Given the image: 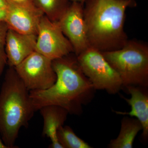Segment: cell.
<instances>
[{
	"label": "cell",
	"mask_w": 148,
	"mask_h": 148,
	"mask_svg": "<svg viewBox=\"0 0 148 148\" xmlns=\"http://www.w3.org/2000/svg\"><path fill=\"white\" fill-rule=\"evenodd\" d=\"M56 75L53 85L45 90L29 91L35 112L44 106L62 107L69 114L79 115L83 106L94 98L95 90L84 73L74 53L52 61Z\"/></svg>",
	"instance_id": "6da1fadb"
},
{
	"label": "cell",
	"mask_w": 148,
	"mask_h": 148,
	"mask_svg": "<svg viewBox=\"0 0 148 148\" xmlns=\"http://www.w3.org/2000/svg\"><path fill=\"white\" fill-rule=\"evenodd\" d=\"M134 0H87L84 16L90 46L101 52L117 50L128 38L124 31L125 11Z\"/></svg>",
	"instance_id": "7a4b0ae2"
},
{
	"label": "cell",
	"mask_w": 148,
	"mask_h": 148,
	"mask_svg": "<svg viewBox=\"0 0 148 148\" xmlns=\"http://www.w3.org/2000/svg\"><path fill=\"white\" fill-rule=\"evenodd\" d=\"M35 112L29 90L9 67L0 90V134L8 148L18 147L15 143L19 130L28 127Z\"/></svg>",
	"instance_id": "3957f363"
},
{
	"label": "cell",
	"mask_w": 148,
	"mask_h": 148,
	"mask_svg": "<svg viewBox=\"0 0 148 148\" xmlns=\"http://www.w3.org/2000/svg\"><path fill=\"white\" fill-rule=\"evenodd\" d=\"M102 53L119 75L122 82V88L127 86L148 87V45L147 43L128 40L120 49Z\"/></svg>",
	"instance_id": "277c9868"
},
{
	"label": "cell",
	"mask_w": 148,
	"mask_h": 148,
	"mask_svg": "<svg viewBox=\"0 0 148 148\" xmlns=\"http://www.w3.org/2000/svg\"><path fill=\"white\" fill-rule=\"evenodd\" d=\"M77 56L82 71L95 90H106L113 95L122 88L119 75L100 51L90 46Z\"/></svg>",
	"instance_id": "5b68a950"
},
{
	"label": "cell",
	"mask_w": 148,
	"mask_h": 148,
	"mask_svg": "<svg viewBox=\"0 0 148 148\" xmlns=\"http://www.w3.org/2000/svg\"><path fill=\"white\" fill-rule=\"evenodd\" d=\"M14 68L29 91L47 89L56 80L52 60L36 51Z\"/></svg>",
	"instance_id": "8992f818"
},
{
	"label": "cell",
	"mask_w": 148,
	"mask_h": 148,
	"mask_svg": "<svg viewBox=\"0 0 148 148\" xmlns=\"http://www.w3.org/2000/svg\"><path fill=\"white\" fill-rule=\"evenodd\" d=\"M35 51L52 61L74 53L58 22L51 21L45 15L39 24Z\"/></svg>",
	"instance_id": "52a82bcc"
},
{
	"label": "cell",
	"mask_w": 148,
	"mask_h": 148,
	"mask_svg": "<svg viewBox=\"0 0 148 148\" xmlns=\"http://www.w3.org/2000/svg\"><path fill=\"white\" fill-rule=\"evenodd\" d=\"M84 4L71 2L58 21L61 31L73 47L74 53L79 55L90 47L84 16Z\"/></svg>",
	"instance_id": "ba28073f"
},
{
	"label": "cell",
	"mask_w": 148,
	"mask_h": 148,
	"mask_svg": "<svg viewBox=\"0 0 148 148\" xmlns=\"http://www.w3.org/2000/svg\"><path fill=\"white\" fill-rule=\"evenodd\" d=\"M7 2L5 22L9 29L26 34L37 35L39 24L43 13L32 1L18 3L12 0Z\"/></svg>",
	"instance_id": "9c48e42d"
},
{
	"label": "cell",
	"mask_w": 148,
	"mask_h": 148,
	"mask_svg": "<svg viewBox=\"0 0 148 148\" xmlns=\"http://www.w3.org/2000/svg\"><path fill=\"white\" fill-rule=\"evenodd\" d=\"M37 35L21 34L9 28L5 50L7 64L15 67L35 51Z\"/></svg>",
	"instance_id": "30bf717a"
},
{
	"label": "cell",
	"mask_w": 148,
	"mask_h": 148,
	"mask_svg": "<svg viewBox=\"0 0 148 148\" xmlns=\"http://www.w3.org/2000/svg\"><path fill=\"white\" fill-rule=\"evenodd\" d=\"M130 94V98L122 96L131 107L129 112L115 111L116 113L122 115L135 117L143 127L142 140L147 143L148 139V87L138 86H127L124 88Z\"/></svg>",
	"instance_id": "8fae6325"
},
{
	"label": "cell",
	"mask_w": 148,
	"mask_h": 148,
	"mask_svg": "<svg viewBox=\"0 0 148 148\" xmlns=\"http://www.w3.org/2000/svg\"><path fill=\"white\" fill-rule=\"evenodd\" d=\"M43 119L42 135L49 138L51 144V148H63L58 141L57 131L64 125L69 114L66 109L57 106H44L39 110Z\"/></svg>",
	"instance_id": "7c38bea8"
},
{
	"label": "cell",
	"mask_w": 148,
	"mask_h": 148,
	"mask_svg": "<svg viewBox=\"0 0 148 148\" xmlns=\"http://www.w3.org/2000/svg\"><path fill=\"white\" fill-rule=\"evenodd\" d=\"M143 130L141 123L132 117L125 116L121 121L120 131L115 139L111 140L110 148H132L135 138L140 131Z\"/></svg>",
	"instance_id": "4fadbf2b"
},
{
	"label": "cell",
	"mask_w": 148,
	"mask_h": 148,
	"mask_svg": "<svg viewBox=\"0 0 148 148\" xmlns=\"http://www.w3.org/2000/svg\"><path fill=\"white\" fill-rule=\"evenodd\" d=\"M51 21L58 22L71 4L69 0H32Z\"/></svg>",
	"instance_id": "5bb4252c"
},
{
	"label": "cell",
	"mask_w": 148,
	"mask_h": 148,
	"mask_svg": "<svg viewBox=\"0 0 148 148\" xmlns=\"http://www.w3.org/2000/svg\"><path fill=\"white\" fill-rule=\"evenodd\" d=\"M57 137L63 148H91L88 143L79 138L68 125H63L58 130Z\"/></svg>",
	"instance_id": "9a60e30c"
},
{
	"label": "cell",
	"mask_w": 148,
	"mask_h": 148,
	"mask_svg": "<svg viewBox=\"0 0 148 148\" xmlns=\"http://www.w3.org/2000/svg\"><path fill=\"white\" fill-rule=\"evenodd\" d=\"M9 27L5 21H0V76L7 64L5 50V40Z\"/></svg>",
	"instance_id": "2e32d148"
},
{
	"label": "cell",
	"mask_w": 148,
	"mask_h": 148,
	"mask_svg": "<svg viewBox=\"0 0 148 148\" xmlns=\"http://www.w3.org/2000/svg\"><path fill=\"white\" fill-rule=\"evenodd\" d=\"M6 16V8L0 7V21H5Z\"/></svg>",
	"instance_id": "e0dca14e"
},
{
	"label": "cell",
	"mask_w": 148,
	"mask_h": 148,
	"mask_svg": "<svg viewBox=\"0 0 148 148\" xmlns=\"http://www.w3.org/2000/svg\"><path fill=\"white\" fill-rule=\"evenodd\" d=\"M7 2L6 0H0V7L7 8Z\"/></svg>",
	"instance_id": "ac0fdd59"
},
{
	"label": "cell",
	"mask_w": 148,
	"mask_h": 148,
	"mask_svg": "<svg viewBox=\"0 0 148 148\" xmlns=\"http://www.w3.org/2000/svg\"><path fill=\"white\" fill-rule=\"evenodd\" d=\"M12 1L18 3H24L29 2L32 0H12Z\"/></svg>",
	"instance_id": "d6986e66"
},
{
	"label": "cell",
	"mask_w": 148,
	"mask_h": 148,
	"mask_svg": "<svg viewBox=\"0 0 148 148\" xmlns=\"http://www.w3.org/2000/svg\"><path fill=\"white\" fill-rule=\"evenodd\" d=\"M71 2L79 3L84 4V3L87 0H69Z\"/></svg>",
	"instance_id": "ffe728a7"
},
{
	"label": "cell",
	"mask_w": 148,
	"mask_h": 148,
	"mask_svg": "<svg viewBox=\"0 0 148 148\" xmlns=\"http://www.w3.org/2000/svg\"><path fill=\"white\" fill-rule=\"evenodd\" d=\"M0 148H8L5 144L4 143L2 140L0 139Z\"/></svg>",
	"instance_id": "44dd1931"
}]
</instances>
